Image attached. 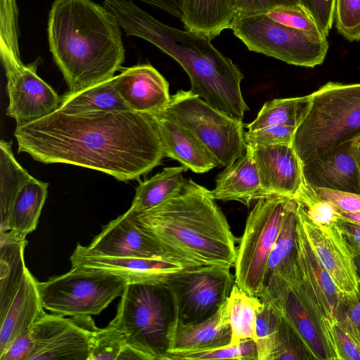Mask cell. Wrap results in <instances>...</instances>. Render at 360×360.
<instances>
[{
    "mask_svg": "<svg viewBox=\"0 0 360 360\" xmlns=\"http://www.w3.org/2000/svg\"><path fill=\"white\" fill-rule=\"evenodd\" d=\"M262 302L264 307L257 316L255 327L257 360H274L278 345L281 314L269 302Z\"/></svg>",
    "mask_w": 360,
    "mask_h": 360,
    "instance_id": "35",
    "label": "cell"
},
{
    "mask_svg": "<svg viewBox=\"0 0 360 360\" xmlns=\"http://www.w3.org/2000/svg\"><path fill=\"white\" fill-rule=\"evenodd\" d=\"M339 224L356 257L360 256V224L346 220H340Z\"/></svg>",
    "mask_w": 360,
    "mask_h": 360,
    "instance_id": "47",
    "label": "cell"
},
{
    "mask_svg": "<svg viewBox=\"0 0 360 360\" xmlns=\"http://www.w3.org/2000/svg\"><path fill=\"white\" fill-rule=\"evenodd\" d=\"M296 129V127L283 125L269 126L245 132V141L250 146L291 145Z\"/></svg>",
    "mask_w": 360,
    "mask_h": 360,
    "instance_id": "42",
    "label": "cell"
},
{
    "mask_svg": "<svg viewBox=\"0 0 360 360\" xmlns=\"http://www.w3.org/2000/svg\"><path fill=\"white\" fill-rule=\"evenodd\" d=\"M230 269L191 266L175 274L165 285L173 298L176 319L193 324L213 316L227 300L235 284Z\"/></svg>",
    "mask_w": 360,
    "mask_h": 360,
    "instance_id": "13",
    "label": "cell"
},
{
    "mask_svg": "<svg viewBox=\"0 0 360 360\" xmlns=\"http://www.w3.org/2000/svg\"><path fill=\"white\" fill-rule=\"evenodd\" d=\"M310 96L292 141L302 165L360 136V83L329 82Z\"/></svg>",
    "mask_w": 360,
    "mask_h": 360,
    "instance_id": "5",
    "label": "cell"
},
{
    "mask_svg": "<svg viewBox=\"0 0 360 360\" xmlns=\"http://www.w3.org/2000/svg\"><path fill=\"white\" fill-rule=\"evenodd\" d=\"M280 314L278 345L274 360H300L307 359L304 356L306 350L302 340L288 320L281 313Z\"/></svg>",
    "mask_w": 360,
    "mask_h": 360,
    "instance_id": "40",
    "label": "cell"
},
{
    "mask_svg": "<svg viewBox=\"0 0 360 360\" xmlns=\"http://www.w3.org/2000/svg\"><path fill=\"white\" fill-rule=\"evenodd\" d=\"M231 342V329L226 301L213 316L203 321L184 324L175 319L169 333L167 354L213 349Z\"/></svg>",
    "mask_w": 360,
    "mask_h": 360,
    "instance_id": "22",
    "label": "cell"
},
{
    "mask_svg": "<svg viewBox=\"0 0 360 360\" xmlns=\"http://www.w3.org/2000/svg\"><path fill=\"white\" fill-rule=\"evenodd\" d=\"M211 191L192 179L181 190L155 207L126 212L143 231L172 258L187 266L234 267L236 238L216 204Z\"/></svg>",
    "mask_w": 360,
    "mask_h": 360,
    "instance_id": "3",
    "label": "cell"
},
{
    "mask_svg": "<svg viewBox=\"0 0 360 360\" xmlns=\"http://www.w3.org/2000/svg\"><path fill=\"white\" fill-rule=\"evenodd\" d=\"M186 30L213 39L237 15L236 0H179Z\"/></svg>",
    "mask_w": 360,
    "mask_h": 360,
    "instance_id": "25",
    "label": "cell"
},
{
    "mask_svg": "<svg viewBox=\"0 0 360 360\" xmlns=\"http://www.w3.org/2000/svg\"><path fill=\"white\" fill-rule=\"evenodd\" d=\"M120 71L116 86L130 110L150 115L166 108L171 99L169 84L153 65L139 64Z\"/></svg>",
    "mask_w": 360,
    "mask_h": 360,
    "instance_id": "20",
    "label": "cell"
},
{
    "mask_svg": "<svg viewBox=\"0 0 360 360\" xmlns=\"http://www.w3.org/2000/svg\"><path fill=\"white\" fill-rule=\"evenodd\" d=\"M297 214L307 241L340 292L345 305L360 298V276L356 255L338 223L313 222L297 203Z\"/></svg>",
    "mask_w": 360,
    "mask_h": 360,
    "instance_id": "14",
    "label": "cell"
},
{
    "mask_svg": "<svg viewBox=\"0 0 360 360\" xmlns=\"http://www.w3.org/2000/svg\"><path fill=\"white\" fill-rule=\"evenodd\" d=\"M273 195L257 200L239 240L235 262V283L250 295L262 292L269 257L276 240L290 199Z\"/></svg>",
    "mask_w": 360,
    "mask_h": 360,
    "instance_id": "8",
    "label": "cell"
},
{
    "mask_svg": "<svg viewBox=\"0 0 360 360\" xmlns=\"http://www.w3.org/2000/svg\"><path fill=\"white\" fill-rule=\"evenodd\" d=\"M160 137L165 156L195 173H205L219 165L197 136L164 110L149 115Z\"/></svg>",
    "mask_w": 360,
    "mask_h": 360,
    "instance_id": "21",
    "label": "cell"
},
{
    "mask_svg": "<svg viewBox=\"0 0 360 360\" xmlns=\"http://www.w3.org/2000/svg\"><path fill=\"white\" fill-rule=\"evenodd\" d=\"M295 240L296 280L319 333L326 359L344 360L335 326L345 303L329 274L311 250L298 217Z\"/></svg>",
    "mask_w": 360,
    "mask_h": 360,
    "instance_id": "9",
    "label": "cell"
},
{
    "mask_svg": "<svg viewBox=\"0 0 360 360\" xmlns=\"http://www.w3.org/2000/svg\"><path fill=\"white\" fill-rule=\"evenodd\" d=\"M237 13H267L276 8L295 6L299 0H236Z\"/></svg>",
    "mask_w": 360,
    "mask_h": 360,
    "instance_id": "45",
    "label": "cell"
},
{
    "mask_svg": "<svg viewBox=\"0 0 360 360\" xmlns=\"http://www.w3.org/2000/svg\"><path fill=\"white\" fill-rule=\"evenodd\" d=\"M340 352L344 360H360V329L341 313L335 326Z\"/></svg>",
    "mask_w": 360,
    "mask_h": 360,
    "instance_id": "41",
    "label": "cell"
},
{
    "mask_svg": "<svg viewBox=\"0 0 360 360\" xmlns=\"http://www.w3.org/2000/svg\"><path fill=\"white\" fill-rule=\"evenodd\" d=\"M71 269L113 274L128 283L165 284L187 266L170 257H115L89 252L77 243L70 257Z\"/></svg>",
    "mask_w": 360,
    "mask_h": 360,
    "instance_id": "15",
    "label": "cell"
},
{
    "mask_svg": "<svg viewBox=\"0 0 360 360\" xmlns=\"http://www.w3.org/2000/svg\"><path fill=\"white\" fill-rule=\"evenodd\" d=\"M125 35L143 39L174 58L188 74L191 91L207 104L238 120L249 108L240 90L244 75L209 38L168 26L131 0H103Z\"/></svg>",
    "mask_w": 360,
    "mask_h": 360,
    "instance_id": "2",
    "label": "cell"
},
{
    "mask_svg": "<svg viewBox=\"0 0 360 360\" xmlns=\"http://www.w3.org/2000/svg\"><path fill=\"white\" fill-rule=\"evenodd\" d=\"M341 219L360 224V210L354 212H345L340 210Z\"/></svg>",
    "mask_w": 360,
    "mask_h": 360,
    "instance_id": "51",
    "label": "cell"
},
{
    "mask_svg": "<svg viewBox=\"0 0 360 360\" xmlns=\"http://www.w3.org/2000/svg\"><path fill=\"white\" fill-rule=\"evenodd\" d=\"M264 303L259 297L243 291L235 283L226 300L229 323L231 329V343L255 338L257 316Z\"/></svg>",
    "mask_w": 360,
    "mask_h": 360,
    "instance_id": "31",
    "label": "cell"
},
{
    "mask_svg": "<svg viewBox=\"0 0 360 360\" xmlns=\"http://www.w3.org/2000/svg\"><path fill=\"white\" fill-rule=\"evenodd\" d=\"M230 29L250 51L297 66L321 65L328 49L327 39L284 25L266 13H237Z\"/></svg>",
    "mask_w": 360,
    "mask_h": 360,
    "instance_id": "10",
    "label": "cell"
},
{
    "mask_svg": "<svg viewBox=\"0 0 360 360\" xmlns=\"http://www.w3.org/2000/svg\"><path fill=\"white\" fill-rule=\"evenodd\" d=\"M25 236L12 231H1L0 315L4 316L25 274Z\"/></svg>",
    "mask_w": 360,
    "mask_h": 360,
    "instance_id": "26",
    "label": "cell"
},
{
    "mask_svg": "<svg viewBox=\"0 0 360 360\" xmlns=\"http://www.w3.org/2000/svg\"><path fill=\"white\" fill-rule=\"evenodd\" d=\"M17 0H0V53L9 99L6 115L22 127L58 110L60 96L37 74L42 60L25 65L19 49Z\"/></svg>",
    "mask_w": 360,
    "mask_h": 360,
    "instance_id": "6",
    "label": "cell"
},
{
    "mask_svg": "<svg viewBox=\"0 0 360 360\" xmlns=\"http://www.w3.org/2000/svg\"><path fill=\"white\" fill-rule=\"evenodd\" d=\"M127 284L125 278L113 274L74 269L38 282L44 308L72 317L98 315L122 295Z\"/></svg>",
    "mask_w": 360,
    "mask_h": 360,
    "instance_id": "12",
    "label": "cell"
},
{
    "mask_svg": "<svg viewBox=\"0 0 360 360\" xmlns=\"http://www.w3.org/2000/svg\"><path fill=\"white\" fill-rule=\"evenodd\" d=\"M311 101V96L308 95L267 101L260 109L256 118L246 128L248 131L275 125L297 128L309 110Z\"/></svg>",
    "mask_w": 360,
    "mask_h": 360,
    "instance_id": "32",
    "label": "cell"
},
{
    "mask_svg": "<svg viewBox=\"0 0 360 360\" xmlns=\"http://www.w3.org/2000/svg\"><path fill=\"white\" fill-rule=\"evenodd\" d=\"M134 1V0H131ZM160 9L170 15L181 18L182 13L179 0H137Z\"/></svg>",
    "mask_w": 360,
    "mask_h": 360,
    "instance_id": "48",
    "label": "cell"
},
{
    "mask_svg": "<svg viewBox=\"0 0 360 360\" xmlns=\"http://www.w3.org/2000/svg\"><path fill=\"white\" fill-rule=\"evenodd\" d=\"M297 208L296 200L291 198L269 257L264 284L276 277L288 276L293 269L296 253Z\"/></svg>",
    "mask_w": 360,
    "mask_h": 360,
    "instance_id": "30",
    "label": "cell"
},
{
    "mask_svg": "<svg viewBox=\"0 0 360 360\" xmlns=\"http://www.w3.org/2000/svg\"><path fill=\"white\" fill-rule=\"evenodd\" d=\"M30 360H88V330L73 318L44 313L30 330Z\"/></svg>",
    "mask_w": 360,
    "mask_h": 360,
    "instance_id": "16",
    "label": "cell"
},
{
    "mask_svg": "<svg viewBox=\"0 0 360 360\" xmlns=\"http://www.w3.org/2000/svg\"><path fill=\"white\" fill-rule=\"evenodd\" d=\"M299 205L315 224L330 225L341 219L340 210L330 201L319 196L315 189L303 181L295 195Z\"/></svg>",
    "mask_w": 360,
    "mask_h": 360,
    "instance_id": "37",
    "label": "cell"
},
{
    "mask_svg": "<svg viewBox=\"0 0 360 360\" xmlns=\"http://www.w3.org/2000/svg\"><path fill=\"white\" fill-rule=\"evenodd\" d=\"M85 247L93 254L108 257L172 258L157 240L139 228L127 212L103 226L91 244Z\"/></svg>",
    "mask_w": 360,
    "mask_h": 360,
    "instance_id": "18",
    "label": "cell"
},
{
    "mask_svg": "<svg viewBox=\"0 0 360 360\" xmlns=\"http://www.w3.org/2000/svg\"><path fill=\"white\" fill-rule=\"evenodd\" d=\"M18 153L34 160L65 163L139 179L160 164L162 143L151 117L131 110L70 114L57 110L16 127Z\"/></svg>",
    "mask_w": 360,
    "mask_h": 360,
    "instance_id": "1",
    "label": "cell"
},
{
    "mask_svg": "<svg viewBox=\"0 0 360 360\" xmlns=\"http://www.w3.org/2000/svg\"><path fill=\"white\" fill-rule=\"evenodd\" d=\"M12 143L0 142V231H5L15 200L25 182L32 176L15 160Z\"/></svg>",
    "mask_w": 360,
    "mask_h": 360,
    "instance_id": "33",
    "label": "cell"
},
{
    "mask_svg": "<svg viewBox=\"0 0 360 360\" xmlns=\"http://www.w3.org/2000/svg\"><path fill=\"white\" fill-rule=\"evenodd\" d=\"M271 19L307 32L318 39H326L310 13L301 5L276 8L266 13Z\"/></svg>",
    "mask_w": 360,
    "mask_h": 360,
    "instance_id": "38",
    "label": "cell"
},
{
    "mask_svg": "<svg viewBox=\"0 0 360 360\" xmlns=\"http://www.w3.org/2000/svg\"><path fill=\"white\" fill-rule=\"evenodd\" d=\"M47 33L50 52L70 92L110 79L122 68L121 27L103 5L91 0H54Z\"/></svg>",
    "mask_w": 360,
    "mask_h": 360,
    "instance_id": "4",
    "label": "cell"
},
{
    "mask_svg": "<svg viewBox=\"0 0 360 360\" xmlns=\"http://www.w3.org/2000/svg\"><path fill=\"white\" fill-rule=\"evenodd\" d=\"M303 179L311 188L360 194V169L353 140L302 165Z\"/></svg>",
    "mask_w": 360,
    "mask_h": 360,
    "instance_id": "17",
    "label": "cell"
},
{
    "mask_svg": "<svg viewBox=\"0 0 360 360\" xmlns=\"http://www.w3.org/2000/svg\"><path fill=\"white\" fill-rule=\"evenodd\" d=\"M359 169H360V136L353 140Z\"/></svg>",
    "mask_w": 360,
    "mask_h": 360,
    "instance_id": "52",
    "label": "cell"
},
{
    "mask_svg": "<svg viewBox=\"0 0 360 360\" xmlns=\"http://www.w3.org/2000/svg\"><path fill=\"white\" fill-rule=\"evenodd\" d=\"M358 257H360V256H358Z\"/></svg>",
    "mask_w": 360,
    "mask_h": 360,
    "instance_id": "53",
    "label": "cell"
},
{
    "mask_svg": "<svg viewBox=\"0 0 360 360\" xmlns=\"http://www.w3.org/2000/svg\"><path fill=\"white\" fill-rule=\"evenodd\" d=\"M72 318L88 330V360H117L126 343L123 333L112 321L107 327L99 328L91 316Z\"/></svg>",
    "mask_w": 360,
    "mask_h": 360,
    "instance_id": "34",
    "label": "cell"
},
{
    "mask_svg": "<svg viewBox=\"0 0 360 360\" xmlns=\"http://www.w3.org/2000/svg\"><path fill=\"white\" fill-rule=\"evenodd\" d=\"M187 170L184 166L165 167L150 179L141 181L136 188L128 211L131 213L145 212L179 193L186 181L182 174Z\"/></svg>",
    "mask_w": 360,
    "mask_h": 360,
    "instance_id": "29",
    "label": "cell"
},
{
    "mask_svg": "<svg viewBox=\"0 0 360 360\" xmlns=\"http://www.w3.org/2000/svg\"><path fill=\"white\" fill-rule=\"evenodd\" d=\"M164 110L197 136L219 167L229 166L245 153L242 121L213 108L190 90L172 95Z\"/></svg>",
    "mask_w": 360,
    "mask_h": 360,
    "instance_id": "11",
    "label": "cell"
},
{
    "mask_svg": "<svg viewBox=\"0 0 360 360\" xmlns=\"http://www.w3.org/2000/svg\"><path fill=\"white\" fill-rule=\"evenodd\" d=\"M347 307L342 314L348 317L360 329V298L351 304L346 305Z\"/></svg>",
    "mask_w": 360,
    "mask_h": 360,
    "instance_id": "50",
    "label": "cell"
},
{
    "mask_svg": "<svg viewBox=\"0 0 360 360\" xmlns=\"http://www.w3.org/2000/svg\"><path fill=\"white\" fill-rule=\"evenodd\" d=\"M58 110L70 114L130 110L116 86L115 75L85 89L60 96Z\"/></svg>",
    "mask_w": 360,
    "mask_h": 360,
    "instance_id": "27",
    "label": "cell"
},
{
    "mask_svg": "<svg viewBox=\"0 0 360 360\" xmlns=\"http://www.w3.org/2000/svg\"><path fill=\"white\" fill-rule=\"evenodd\" d=\"M33 345L30 330L22 333L0 354V360H30Z\"/></svg>",
    "mask_w": 360,
    "mask_h": 360,
    "instance_id": "46",
    "label": "cell"
},
{
    "mask_svg": "<svg viewBox=\"0 0 360 360\" xmlns=\"http://www.w3.org/2000/svg\"><path fill=\"white\" fill-rule=\"evenodd\" d=\"M38 282L27 268L15 295L4 315L1 316L0 354L17 336L30 330L45 313Z\"/></svg>",
    "mask_w": 360,
    "mask_h": 360,
    "instance_id": "23",
    "label": "cell"
},
{
    "mask_svg": "<svg viewBox=\"0 0 360 360\" xmlns=\"http://www.w3.org/2000/svg\"><path fill=\"white\" fill-rule=\"evenodd\" d=\"M299 1L300 4L310 13L323 34L328 36L334 20L335 0H299Z\"/></svg>",
    "mask_w": 360,
    "mask_h": 360,
    "instance_id": "43",
    "label": "cell"
},
{
    "mask_svg": "<svg viewBox=\"0 0 360 360\" xmlns=\"http://www.w3.org/2000/svg\"><path fill=\"white\" fill-rule=\"evenodd\" d=\"M214 200H235L249 207L260 198L268 196L262 189L251 148L246 145L245 153L220 172L216 186L211 191Z\"/></svg>",
    "mask_w": 360,
    "mask_h": 360,
    "instance_id": "24",
    "label": "cell"
},
{
    "mask_svg": "<svg viewBox=\"0 0 360 360\" xmlns=\"http://www.w3.org/2000/svg\"><path fill=\"white\" fill-rule=\"evenodd\" d=\"M334 18L342 37L351 41H360V0H335Z\"/></svg>",
    "mask_w": 360,
    "mask_h": 360,
    "instance_id": "39",
    "label": "cell"
},
{
    "mask_svg": "<svg viewBox=\"0 0 360 360\" xmlns=\"http://www.w3.org/2000/svg\"><path fill=\"white\" fill-rule=\"evenodd\" d=\"M238 359L257 360V347L254 340H240L237 343L201 351L167 353L164 360Z\"/></svg>",
    "mask_w": 360,
    "mask_h": 360,
    "instance_id": "36",
    "label": "cell"
},
{
    "mask_svg": "<svg viewBox=\"0 0 360 360\" xmlns=\"http://www.w3.org/2000/svg\"><path fill=\"white\" fill-rule=\"evenodd\" d=\"M120 359L153 360L152 357L146 353L127 344L124 345L117 357V360Z\"/></svg>",
    "mask_w": 360,
    "mask_h": 360,
    "instance_id": "49",
    "label": "cell"
},
{
    "mask_svg": "<svg viewBox=\"0 0 360 360\" xmlns=\"http://www.w3.org/2000/svg\"><path fill=\"white\" fill-rule=\"evenodd\" d=\"M315 191L319 196L333 202L342 212L360 210V194L327 188H316Z\"/></svg>",
    "mask_w": 360,
    "mask_h": 360,
    "instance_id": "44",
    "label": "cell"
},
{
    "mask_svg": "<svg viewBox=\"0 0 360 360\" xmlns=\"http://www.w3.org/2000/svg\"><path fill=\"white\" fill-rule=\"evenodd\" d=\"M250 147L266 194L294 198L304 179L302 164L292 144Z\"/></svg>",
    "mask_w": 360,
    "mask_h": 360,
    "instance_id": "19",
    "label": "cell"
},
{
    "mask_svg": "<svg viewBox=\"0 0 360 360\" xmlns=\"http://www.w3.org/2000/svg\"><path fill=\"white\" fill-rule=\"evenodd\" d=\"M48 184L31 176L19 191L5 231L26 237L35 230L47 195Z\"/></svg>",
    "mask_w": 360,
    "mask_h": 360,
    "instance_id": "28",
    "label": "cell"
},
{
    "mask_svg": "<svg viewBox=\"0 0 360 360\" xmlns=\"http://www.w3.org/2000/svg\"><path fill=\"white\" fill-rule=\"evenodd\" d=\"M175 319L173 298L165 283H128L111 321L122 331L127 345L153 360H164Z\"/></svg>",
    "mask_w": 360,
    "mask_h": 360,
    "instance_id": "7",
    "label": "cell"
}]
</instances>
